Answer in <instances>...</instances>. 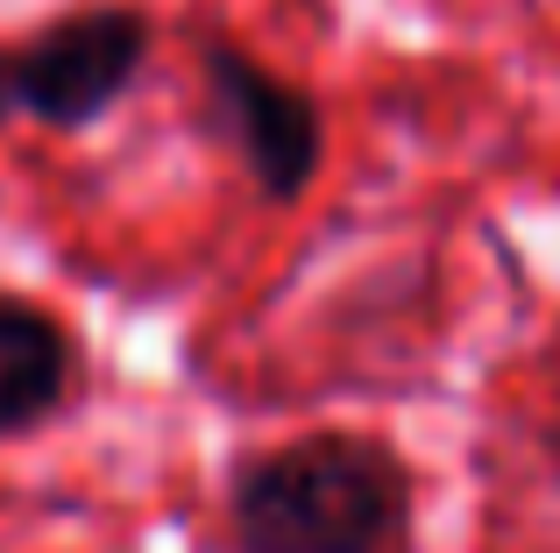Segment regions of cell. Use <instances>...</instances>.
<instances>
[{
	"instance_id": "cell-2",
	"label": "cell",
	"mask_w": 560,
	"mask_h": 553,
	"mask_svg": "<svg viewBox=\"0 0 560 553\" xmlns=\"http://www.w3.org/2000/svg\"><path fill=\"white\" fill-rule=\"evenodd\" d=\"M150 57V22L136 8H79L0 57V107L43 128H93L136 85Z\"/></svg>"
},
{
	"instance_id": "cell-3",
	"label": "cell",
	"mask_w": 560,
	"mask_h": 553,
	"mask_svg": "<svg viewBox=\"0 0 560 553\" xmlns=\"http://www.w3.org/2000/svg\"><path fill=\"white\" fill-rule=\"evenodd\" d=\"M206 93H213V121L234 136L248 178L270 199H299L305 185L319 178V156H327L319 107L291 79L262 71L256 57H242L234 43H213V50H206Z\"/></svg>"
},
{
	"instance_id": "cell-1",
	"label": "cell",
	"mask_w": 560,
	"mask_h": 553,
	"mask_svg": "<svg viewBox=\"0 0 560 553\" xmlns=\"http://www.w3.org/2000/svg\"><path fill=\"white\" fill-rule=\"evenodd\" d=\"M242 553H411V475L383 440L313 433L234 490Z\"/></svg>"
},
{
	"instance_id": "cell-4",
	"label": "cell",
	"mask_w": 560,
	"mask_h": 553,
	"mask_svg": "<svg viewBox=\"0 0 560 553\" xmlns=\"http://www.w3.org/2000/svg\"><path fill=\"white\" fill-rule=\"evenodd\" d=\"M71 390V341L50 313L0 298V440L43 426Z\"/></svg>"
}]
</instances>
